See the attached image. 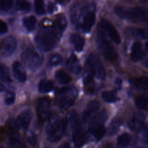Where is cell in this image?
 <instances>
[{
    "instance_id": "obj_35",
    "label": "cell",
    "mask_w": 148,
    "mask_h": 148,
    "mask_svg": "<svg viewBox=\"0 0 148 148\" xmlns=\"http://www.w3.org/2000/svg\"><path fill=\"white\" fill-rule=\"evenodd\" d=\"M25 137L28 143L31 146H35L37 142L36 135L31 131H27L25 133Z\"/></svg>"
},
{
    "instance_id": "obj_2",
    "label": "cell",
    "mask_w": 148,
    "mask_h": 148,
    "mask_svg": "<svg viewBox=\"0 0 148 148\" xmlns=\"http://www.w3.org/2000/svg\"><path fill=\"white\" fill-rule=\"evenodd\" d=\"M66 120L67 124L69 123L72 128V140L74 144L76 147L82 146L86 142L88 136L82 128L76 112L72 110L68 113Z\"/></svg>"
},
{
    "instance_id": "obj_4",
    "label": "cell",
    "mask_w": 148,
    "mask_h": 148,
    "mask_svg": "<svg viewBox=\"0 0 148 148\" xmlns=\"http://www.w3.org/2000/svg\"><path fill=\"white\" fill-rule=\"evenodd\" d=\"M96 42L98 49L105 60L109 62H114L117 58V53L107 36L100 29L97 28Z\"/></svg>"
},
{
    "instance_id": "obj_38",
    "label": "cell",
    "mask_w": 148,
    "mask_h": 148,
    "mask_svg": "<svg viewBox=\"0 0 148 148\" xmlns=\"http://www.w3.org/2000/svg\"><path fill=\"white\" fill-rule=\"evenodd\" d=\"M8 31L6 24L2 20H0V34H5Z\"/></svg>"
},
{
    "instance_id": "obj_20",
    "label": "cell",
    "mask_w": 148,
    "mask_h": 148,
    "mask_svg": "<svg viewBox=\"0 0 148 148\" xmlns=\"http://www.w3.org/2000/svg\"><path fill=\"white\" fill-rule=\"evenodd\" d=\"M123 123V120L120 118L113 119L109 124L107 131V134L109 136H113L116 134Z\"/></svg>"
},
{
    "instance_id": "obj_37",
    "label": "cell",
    "mask_w": 148,
    "mask_h": 148,
    "mask_svg": "<svg viewBox=\"0 0 148 148\" xmlns=\"http://www.w3.org/2000/svg\"><path fill=\"white\" fill-rule=\"evenodd\" d=\"M15 101V95L14 93L9 92L6 94L5 98V103L8 105H12Z\"/></svg>"
},
{
    "instance_id": "obj_19",
    "label": "cell",
    "mask_w": 148,
    "mask_h": 148,
    "mask_svg": "<svg viewBox=\"0 0 148 148\" xmlns=\"http://www.w3.org/2000/svg\"><path fill=\"white\" fill-rule=\"evenodd\" d=\"M100 103L97 101H92L90 102L87 106L86 109L85 110L83 114V119L84 121H87V119L91 116L92 113L96 112L99 108Z\"/></svg>"
},
{
    "instance_id": "obj_5",
    "label": "cell",
    "mask_w": 148,
    "mask_h": 148,
    "mask_svg": "<svg viewBox=\"0 0 148 148\" xmlns=\"http://www.w3.org/2000/svg\"><path fill=\"white\" fill-rule=\"evenodd\" d=\"M66 120L56 117L50 121L46 128L47 139L49 142L54 143L61 139L67 126Z\"/></svg>"
},
{
    "instance_id": "obj_31",
    "label": "cell",
    "mask_w": 148,
    "mask_h": 148,
    "mask_svg": "<svg viewBox=\"0 0 148 148\" xmlns=\"http://www.w3.org/2000/svg\"><path fill=\"white\" fill-rule=\"evenodd\" d=\"M135 105L138 109L140 110H145L147 108V99L145 95H139L135 99Z\"/></svg>"
},
{
    "instance_id": "obj_39",
    "label": "cell",
    "mask_w": 148,
    "mask_h": 148,
    "mask_svg": "<svg viewBox=\"0 0 148 148\" xmlns=\"http://www.w3.org/2000/svg\"><path fill=\"white\" fill-rule=\"evenodd\" d=\"M54 9H55L54 5L53 3H50L49 6H48V10L49 11V12L50 13H52L54 10Z\"/></svg>"
},
{
    "instance_id": "obj_17",
    "label": "cell",
    "mask_w": 148,
    "mask_h": 148,
    "mask_svg": "<svg viewBox=\"0 0 148 148\" xmlns=\"http://www.w3.org/2000/svg\"><path fill=\"white\" fill-rule=\"evenodd\" d=\"M66 66L68 69L73 74L77 75L80 72L81 67L79 64V61L76 56L72 54L66 60Z\"/></svg>"
},
{
    "instance_id": "obj_22",
    "label": "cell",
    "mask_w": 148,
    "mask_h": 148,
    "mask_svg": "<svg viewBox=\"0 0 148 148\" xmlns=\"http://www.w3.org/2000/svg\"><path fill=\"white\" fill-rule=\"evenodd\" d=\"M130 82L137 89L145 90L147 88V78L146 76L134 78L130 80Z\"/></svg>"
},
{
    "instance_id": "obj_10",
    "label": "cell",
    "mask_w": 148,
    "mask_h": 148,
    "mask_svg": "<svg viewBox=\"0 0 148 148\" xmlns=\"http://www.w3.org/2000/svg\"><path fill=\"white\" fill-rule=\"evenodd\" d=\"M98 28L101 29L104 34L114 43L119 44L121 42L120 36L117 31L108 20H101L98 23Z\"/></svg>"
},
{
    "instance_id": "obj_41",
    "label": "cell",
    "mask_w": 148,
    "mask_h": 148,
    "mask_svg": "<svg viewBox=\"0 0 148 148\" xmlns=\"http://www.w3.org/2000/svg\"><path fill=\"white\" fill-rule=\"evenodd\" d=\"M121 83H122V81L120 78H117L115 80V83L119 87H120V86L121 85Z\"/></svg>"
},
{
    "instance_id": "obj_33",
    "label": "cell",
    "mask_w": 148,
    "mask_h": 148,
    "mask_svg": "<svg viewBox=\"0 0 148 148\" xmlns=\"http://www.w3.org/2000/svg\"><path fill=\"white\" fill-rule=\"evenodd\" d=\"M34 9L37 14H43L45 12V10L43 0H34Z\"/></svg>"
},
{
    "instance_id": "obj_9",
    "label": "cell",
    "mask_w": 148,
    "mask_h": 148,
    "mask_svg": "<svg viewBox=\"0 0 148 148\" xmlns=\"http://www.w3.org/2000/svg\"><path fill=\"white\" fill-rule=\"evenodd\" d=\"M51 101L46 97H40L36 101V109L39 119L44 121L47 120L50 114Z\"/></svg>"
},
{
    "instance_id": "obj_36",
    "label": "cell",
    "mask_w": 148,
    "mask_h": 148,
    "mask_svg": "<svg viewBox=\"0 0 148 148\" xmlns=\"http://www.w3.org/2000/svg\"><path fill=\"white\" fill-rule=\"evenodd\" d=\"M13 5V0H0V10L8 11L10 10Z\"/></svg>"
},
{
    "instance_id": "obj_28",
    "label": "cell",
    "mask_w": 148,
    "mask_h": 148,
    "mask_svg": "<svg viewBox=\"0 0 148 148\" xmlns=\"http://www.w3.org/2000/svg\"><path fill=\"white\" fill-rule=\"evenodd\" d=\"M131 140V136L127 133H123L117 138V145L121 147L128 146Z\"/></svg>"
},
{
    "instance_id": "obj_40",
    "label": "cell",
    "mask_w": 148,
    "mask_h": 148,
    "mask_svg": "<svg viewBox=\"0 0 148 148\" xmlns=\"http://www.w3.org/2000/svg\"><path fill=\"white\" fill-rule=\"evenodd\" d=\"M70 0H56V1L61 5H65L67 3H68L69 2Z\"/></svg>"
},
{
    "instance_id": "obj_42",
    "label": "cell",
    "mask_w": 148,
    "mask_h": 148,
    "mask_svg": "<svg viewBox=\"0 0 148 148\" xmlns=\"http://www.w3.org/2000/svg\"><path fill=\"white\" fill-rule=\"evenodd\" d=\"M5 86H4L2 84L0 83V92H1V91H3L5 90Z\"/></svg>"
},
{
    "instance_id": "obj_34",
    "label": "cell",
    "mask_w": 148,
    "mask_h": 148,
    "mask_svg": "<svg viewBox=\"0 0 148 148\" xmlns=\"http://www.w3.org/2000/svg\"><path fill=\"white\" fill-rule=\"evenodd\" d=\"M62 57L57 53L53 54L49 58V64L51 66H57L60 64L62 62Z\"/></svg>"
},
{
    "instance_id": "obj_11",
    "label": "cell",
    "mask_w": 148,
    "mask_h": 148,
    "mask_svg": "<svg viewBox=\"0 0 148 148\" xmlns=\"http://www.w3.org/2000/svg\"><path fill=\"white\" fill-rule=\"evenodd\" d=\"M145 120L146 116L143 113L136 112L128 120V125L131 130L138 131L143 127Z\"/></svg>"
},
{
    "instance_id": "obj_26",
    "label": "cell",
    "mask_w": 148,
    "mask_h": 148,
    "mask_svg": "<svg viewBox=\"0 0 148 148\" xmlns=\"http://www.w3.org/2000/svg\"><path fill=\"white\" fill-rule=\"evenodd\" d=\"M55 78L61 84H66L71 80V76L62 70H58L55 73Z\"/></svg>"
},
{
    "instance_id": "obj_3",
    "label": "cell",
    "mask_w": 148,
    "mask_h": 148,
    "mask_svg": "<svg viewBox=\"0 0 148 148\" xmlns=\"http://www.w3.org/2000/svg\"><path fill=\"white\" fill-rule=\"evenodd\" d=\"M116 14L121 18L133 22H146L147 20V11L142 7L125 8L117 6L114 8Z\"/></svg>"
},
{
    "instance_id": "obj_1",
    "label": "cell",
    "mask_w": 148,
    "mask_h": 148,
    "mask_svg": "<svg viewBox=\"0 0 148 148\" xmlns=\"http://www.w3.org/2000/svg\"><path fill=\"white\" fill-rule=\"evenodd\" d=\"M67 25L64 16H59L51 26L42 27L35 36L37 46L43 51H49L57 44Z\"/></svg>"
},
{
    "instance_id": "obj_32",
    "label": "cell",
    "mask_w": 148,
    "mask_h": 148,
    "mask_svg": "<svg viewBox=\"0 0 148 148\" xmlns=\"http://www.w3.org/2000/svg\"><path fill=\"white\" fill-rule=\"evenodd\" d=\"M16 7L18 10L28 12L31 9V4L27 0H17L16 2Z\"/></svg>"
},
{
    "instance_id": "obj_15",
    "label": "cell",
    "mask_w": 148,
    "mask_h": 148,
    "mask_svg": "<svg viewBox=\"0 0 148 148\" xmlns=\"http://www.w3.org/2000/svg\"><path fill=\"white\" fill-rule=\"evenodd\" d=\"M95 20V15L94 12L91 10L86 13L83 18L81 28L83 32H88L93 26Z\"/></svg>"
},
{
    "instance_id": "obj_23",
    "label": "cell",
    "mask_w": 148,
    "mask_h": 148,
    "mask_svg": "<svg viewBox=\"0 0 148 148\" xmlns=\"http://www.w3.org/2000/svg\"><path fill=\"white\" fill-rule=\"evenodd\" d=\"M54 87L53 82L51 80L43 79L42 80L38 85V90L42 93H46L51 91Z\"/></svg>"
},
{
    "instance_id": "obj_16",
    "label": "cell",
    "mask_w": 148,
    "mask_h": 148,
    "mask_svg": "<svg viewBox=\"0 0 148 148\" xmlns=\"http://www.w3.org/2000/svg\"><path fill=\"white\" fill-rule=\"evenodd\" d=\"M12 71L14 77L20 82L23 83L27 79L25 71L18 61H15L12 65Z\"/></svg>"
},
{
    "instance_id": "obj_29",
    "label": "cell",
    "mask_w": 148,
    "mask_h": 148,
    "mask_svg": "<svg viewBox=\"0 0 148 148\" xmlns=\"http://www.w3.org/2000/svg\"><path fill=\"white\" fill-rule=\"evenodd\" d=\"M10 145L12 147H24V143L21 138L15 134H13L10 136Z\"/></svg>"
},
{
    "instance_id": "obj_12",
    "label": "cell",
    "mask_w": 148,
    "mask_h": 148,
    "mask_svg": "<svg viewBox=\"0 0 148 148\" xmlns=\"http://www.w3.org/2000/svg\"><path fill=\"white\" fill-rule=\"evenodd\" d=\"M89 132L94 136L96 140L101 139L106 132L103 123L92 119L88 127Z\"/></svg>"
},
{
    "instance_id": "obj_30",
    "label": "cell",
    "mask_w": 148,
    "mask_h": 148,
    "mask_svg": "<svg viewBox=\"0 0 148 148\" xmlns=\"http://www.w3.org/2000/svg\"><path fill=\"white\" fill-rule=\"evenodd\" d=\"M0 80L6 82H11L12 80L10 77L8 68L3 64L0 63Z\"/></svg>"
},
{
    "instance_id": "obj_24",
    "label": "cell",
    "mask_w": 148,
    "mask_h": 148,
    "mask_svg": "<svg viewBox=\"0 0 148 148\" xmlns=\"http://www.w3.org/2000/svg\"><path fill=\"white\" fill-rule=\"evenodd\" d=\"M102 99L108 103L115 102L117 100H119V98L117 97V92L115 90L104 91L102 93Z\"/></svg>"
},
{
    "instance_id": "obj_13",
    "label": "cell",
    "mask_w": 148,
    "mask_h": 148,
    "mask_svg": "<svg viewBox=\"0 0 148 148\" xmlns=\"http://www.w3.org/2000/svg\"><path fill=\"white\" fill-rule=\"evenodd\" d=\"M32 114L30 110H25L21 112L18 117L14 120L16 130L23 128L26 130L30 124Z\"/></svg>"
},
{
    "instance_id": "obj_27",
    "label": "cell",
    "mask_w": 148,
    "mask_h": 148,
    "mask_svg": "<svg viewBox=\"0 0 148 148\" xmlns=\"http://www.w3.org/2000/svg\"><path fill=\"white\" fill-rule=\"evenodd\" d=\"M23 23L26 29L28 31H31L35 28L36 19L34 16H30L29 17H25L23 20Z\"/></svg>"
},
{
    "instance_id": "obj_6",
    "label": "cell",
    "mask_w": 148,
    "mask_h": 148,
    "mask_svg": "<svg viewBox=\"0 0 148 148\" xmlns=\"http://www.w3.org/2000/svg\"><path fill=\"white\" fill-rule=\"evenodd\" d=\"M77 92L73 87H65L57 92V104L61 111L68 109L74 103Z\"/></svg>"
},
{
    "instance_id": "obj_18",
    "label": "cell",
    "mask_w": 148,
    "mask_h": 148,
    "mask_svg": "<svg viewBox=\"0 0 148 148\" xmlns=\"http://www.w3.org/2000/svg\"><path fill=\"white\" fill-rule=\"evenodd\" d=\"M143 54L141 43L138 42H134L131 48V53L130 54L131 59L134 61H138L143 58Z\"/></svg>"
},
{
    "instance_id": "obj_21",
    "label": "cell",
    "mask_w": 148,
    "mask_h": 148,
    "mask_svg": "<svg viewBox=\"0 0 148 148\" xmlns=\"http://www.w3.org/2000/svg\"><path fill=\"white\" fill-rule=\"evenodd\" d=\"M71 42L77 51H81L84 45V42L81 36L77 34H72L70 36Z\"/></svg>"
},
{
    "instance_id": "obj_8",
    "label": "cell",
    "mask_w": 148,
    "mask_h": 148,
    "mask_svg": "<svg viewBox=\"0 0 148 148\" xmlns=\"http://www.w3.org/2000/svg\"><path fill=\"white\" fill-rule=\"evenodd\" d=\"M88 67L91 73L100 80H103L105 77L104 67L99 58L94 53H91L87 60Z\"/></svg>"
},
{
    "instance_id": "obj_7",
    "label": "cell",
    "mask_w": 148,
    "mask_h": 148,
    "mask_svg": "<svg viewBox=\"0 0 148 148\" xmlns=\"http://www.w3.org/2000/svg\"><path fill=\"white\" fill-rule=\"evenodd\" d=\"M21 60L27 68L35 71L40 68L43 62V57L33 48H27L22 53Z\"/></svg>"
},
{
    "instance_id": "obj_14",
    "label": "cell",
    "mask_w": 148,
    "mask_h": 148,
    "mask_svg": "<svg viewBox=\"0 0 148 148\" xmlns=\"http://www.w3.org/2000/svg\"><path fill=\"white\" fill-rule=\"evenodd\" d=\"M17 46L16 38L11 35L5 37L2 42L3 53L5 56H10L15 51Z\"/></svg>"
},
{
    "instance_id": "obj_25",
    "label": "cell",
    "mask_w": 148,
    "mask_h": 148,
    "mask_svg": "<svg viewBox=\"0 0 148 148\" xmlns=\"http://www.w3.org/2000/svg\"><path fill=\"white\" fill-rule=\"evenodd\" d=\"M127 32L131 35L140 39H146L147 37V29L128 28Z\"/></svg>"
}]
</instances>
